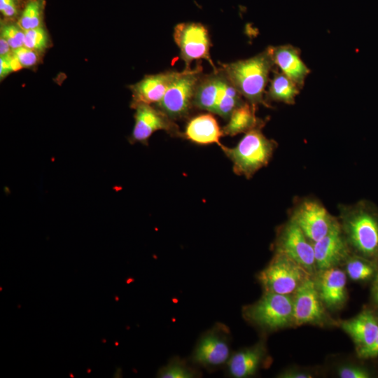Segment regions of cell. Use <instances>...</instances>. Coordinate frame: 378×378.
Wrapping results in <instances>:
<instances>
[{
    "label": "cell",
    "instance_id": "7c38bea8",
    "mask_svg": "<svg viewBox=\"0 0 378 378\" xmlns=\"http://www.w3.org/2000/svg\"><path fill=\"white\" fill-rule=\"evenodd\" d=\"M133 108L134 125L130 137L132 143H148V139L158 130H165L172 135H179L178 126L174 120L160 108H155L150 104H139Z\"/></svg>",
    "mask_w": 378,
    "mask_h": 378
},
{
    "label": "cell",
    "instance_id": "30bf717a",
    "mask_svg": "<svg viewBox=\"0 0 378 378\" xmlns=\"http://www.w3.org/2000/svg\"><path fill=\"white\" fill-rule=\"evenodd\" d=\"M293 298L294 326L309 324L324 327L337 324L322 302L313 276L308 278L298 288Z\"/></svg>",
    "mask_w": 378,
    "mask_h": 378
},
{
    "label": "cell",
    "instance_id": "cb8c5ba5",
    "mask_svg": "<svg viewBox=\"0 0 378 378\" xmlns=\"http://www.w3.org/2000/svg\"><path fill=\"white\" fill-rule=\"evenodd\" d=\"M220 69L221 71L220 88L214 113L228 120L233 111L245 102L243 101L242 95L224 71L221 68Z\"/></svg>",
    "mask_w": 378,
    "mask_h": 378
},
{
    "label": "cell",
    "instance_id": "2e32d148",
    "mask_svg": "<svg viewBox=\"0 0 378 378\" xmlns=\"http://www.w3.org/2000/svg\"><path fill=\"white\" fill-rule=\"evenodd\" d=\"M339 325L354 341L356 352L368 348L378 333V316L369 309H363L350 319L341 321Z\"/></svg>",
    "mask_w": 378,
    "mask_h": 378
},
{
    "label": "cell",
    "instance_id": "5bb4252c",
    "mask_svg": "<svg viewBox=\"0 0 378 378\" xmlns=\"http://www.w3.org/2000/svg\"><path fill=\"white\" fill-rule=\"evenodd\" d=\"M316 272L341 267L352 253L338 223L325 237L313 243Z\"/></svg>",
    "mask_w": 378,
    "mask_h": 378
},
{
    "label": "cell",
    "instance_id": "836d02e7",
    "mask_svg": "<svg viewBox=\"0 0 378 378\" xmlns=\"http://www.w3.org/2000/svg\"><path fill=\"white\" fill-rule=\"evenodd\" d=\"M13 72L10 58V53L6 55L0 56V78H2Z\"/></svg>",
    "mask_w": 378,
    "mask_h": 378
},
{
    "label": "cell",
    "instance_id": "7a4b0ae2",
    "mask_svg": "<svg viewBox=\"0 0 378 378\" xmlns=\"http://www.w3.org/2000/svg\"><path fill=\"white\" fill-rule=\"evenodd\" d=\"M274 63L269 47L246 59L220 64V68L247 102L255 108L269 106L264 98L269 75Z\"/></svg>",
    "mask_w": 378,
    "mask_h": 378
},
{
    "label": "cell",
    "instance_id": "5b68a950",
    "mask_svg": "<svg viewBox=\"0 0 378 378\" xmlns=\"http://www.w3.org/2000/svg\"><path fill=\"white\" fill-rule=\"evenodd\" d=\"M310 275L302 267L283 253L274 252L257 275L263 292L293 295Z\"/></svg>",
    "mask_w": 378,
    "mask_h": 378
},
{
    "label": "cell",
    "instance_id": "8fae6325",
    "mask_svg": "<svg viewBox=\"0 0 378 378\" xmlns=\"http://www.w3.org/2000/svg\"><path fill=\"white\" fill-rule=\"evenodd\" d=\"M174 39L185 62V69H190L192 61L202 59L207 60L214 70L216 69L209 53V34L203 24L192 22L179 23L174 27Z\"/></svg>",
    "mask_w": 378,
    "mask_h": 378
},
{
    "label": "cell",
    "instance_id": "277c9868",
    "mask_svg": "<svg viewBox=\"0 0 378 378\" xmlns=\"http://www.w3.org/2000/svg\"><path fill=\"white\" fill-rule=\"evenodd\" d=\"M293 295L263 292L255 302L243 307L244 318L264 332L293 326Z\"/></svg>",
    "mask_w": 378,
    "mask_h": 378
},
{
    "label": "cell",
    "instance_id": "9a60e30c",
    "mask_svg": "<svg viewBox=\"0 0 378 378\" xmlns=\"http://www.w3.org/2000/svg\"><path fill=\"white\" fill-rule=\"evenodd\" d=\"M270 358L265 340L261 339L251 346L231 354L225 365L227 374L234 378L253 376L269 364Z\"/></svg>",
    "mask_w": 378,
    "mask_h": 378
},
{
    "label": "cell",
    "instance_id": "4316f807",
    "mask_svg": "<svg viewBox=\"0 0 378 378\" xmlns=\"http://www.w3.org/2000/svg\"><path fill=\"white\" fill-rule=\"evenodd\" d=\"M49 43L48 36L43 27L24 31V46L38 52L47 48Z\"/></svg>",
    "mask_w": 378,
    "mask_h": 378
},
{
    "label": "cell",
    "instance_id": "d590c367",
    "mask_svg": "<svg viewBox=\"0 0 378 378\" xmlns=\"http://www.w3.org/2000/svg\"><path fill=\"white\" fill-rule=\"evenodd\" d=\"M11 52L12 48H10L8 43L4 38L0 37V55H6Z\"/></svg>",
    "mask_w": 378,
    "mask_h": 378
},
{
    "label": "cell",
    "instance_id": "44dd1931",
    "mask_svg": "<svg viewBox=\"0 0 378 378\" xmlns=\"http://www.w3.org/2000/svg\"><path fill=\"white\" fill-rule=\"evenodd\" d=\"M255 108L248 102L233 111L227 123L223 127V135L235 136L253 129L262 127L265 122L255 115Z\"/></svg>",
    "mask_w": 378,
    "mask_h": 378
},
{
    "label": "cell",
    "instance_id": "4fadbf2b",
    "mask_svg": "<svg viewBox=\"0 0 378 378\" xmlns=\"http://www.w3.org/2000/svg\"><path fill=\"white\" fill-rule=\"evenodd\" d=\"M347 279L341 267L317 271L313 276L318 295L328 311L341 309L345 304L348 298Z\"/></svg>",
    "mask_w": 378,
    "mask_h": 378
},
{
    "label": "cell",
    "instance_id": "83f0119b",
    "mask_svg": "<svg viewBox=\"0 0 378 378\" xmlns=\"http://www.w3.org/2000/svg\"><path fill=\"white\" fill-rule=\"evenodd\" d=\"M1 37L10 45L12 50L24 46V31L18 23L3 22L1 25Z\"/></svg>",
    "mask_w": 378,
    "mask_h": 378
},
{
    "label": "cell",
    "instance_id": "ba28073f",
    "mask_svg": "<svg viewBox=\"0 0 378 378\" xmlns=\"http://www.w3.org/2000/svg\"><path fill=\"white\" fill-rule=\"evenodd\" d=\"M289 218L295 223L307 238L314 243L325 237L338 223V218L313 197L296 201Z\"/></svg>",
    "mask_w": 378,
    "mask_h": 378
},
{
    "label": "cell",
    "instance_id": "52a82bcc",
    "mask_svg": "<svg viewBox=\"0 0 378 378\" xmlns=\"http://www.w3.org/2000/svg\"><path fill=\"white\" fill-rule=\"evenodd\" d=\"M202 76L200 65L179 72L157 104L158 108L173 120L186 117L194 106L195 90Z\"/></svg>",
    "mask_w": 378,
    "mask_h": 378
},
{
    "label": "cell",
    "instance_id": "d6986e66",
    "mask_svg": "<svg viewBox=\"0 0 378 378\" xmlns=\"http://www.w3.org/2000/svg\"><path fill=\"white\" fill-rule=\"evenodd\" d=\"M223 135L216 118L211 114H201L192 118L187 124L183 136L200 145L216 144L221 146L220 138Z\"/></svg>",
    "mask_w": 378,
    "mask_h": 378
},
{
    "label": "cell",
    "instance_id": "9c48e42d",
    "mask_svg": "<svg viewBox=\"0 0 378 378\" xmlns=\"http://www.w3.org/2000/svg\"><path fill=\"white\" fill-rule=\"evenodd\" d=\"M274 248V252L283 253L290 258L312 276L316 274L313 243L290 218L279 227Z\"/></svg>",
    "mask_w": 378,
    "mask_h": 378
},
{
    "label": "cell",
    "instance_id": "e575fe53",
    "mask_svg": "<svg viewBox=\"0 0 378 378\" xmlns=\"http://www.w3.org/2000/svg\"><path fill=\"white\" fill-rule=\"evenodd\" d=\"M370 298L372 303L378 307V272L372 281Z\"/></svg>",
    "mask_w": 378,
    "mask_h": 378
},
{
    "label": "cell",
    "instance_id": "d4e9b609",
    "mask_svg": "<svg viewBox=\"0 0 378 378\" xmlns=\"http://www.w3.org/2000/svg\"><path fill=\"white\" fill-rule=\"evenodd\" d=\"M44 0H28L20 15L18 24L24 31L42 27Z\"/></svg>",
    "mask_w": 378,
    "mask_h": 378
},
{
    "label": "cell",
    "instance_id": "e0dca14e",
    "mask_svg": "<svg viewBox=\"0 0 378 378\" xmlns=\"http://www.w3.org/2000/svg\"><path fill=\"white\" fill-rule=\"evenodd\" d=\"M178 73L169 71L148 75L132 85V107L139 104H158Z\"/></svg>",
    "mask_w": 378,
    "mask_h": 378
},
{
    "label": "cell",
    "instance_id": "7402d4cb",
    "mask_svg": "<svg viewBox=\"0 0 378 378\" xmlns=\"http://www.w3.org/2000/svg\"><path fill=\"white\" fill-rule=\"evenodd\" d=\"M351 281L372 282L378 272V262L351 253L341 266Z\"/></svg>",
    "mask_w": 378,
    "mask_h": 378
},
{
    "label": "cell",
    "instance_id": "3957f363",
    "mask_svg": "<svg viewBox=\"0 0 378 378\" xmlns=\"http://www.w3.org/2000/svg\"><path fill=\"white\" fill-rule=\"evenodd\" d=\"M262 127L246 133L233 148L221 145L224 153L232 161L235 174L251 178L270 161L277 144L266 137Z\"/></svg>",
    "mask_w": 378,
    "mask_h": 378
},
{
    "label": "cell",
    "instance_id": "6da1fadb",
    "mask_svg": "<svg viewBox=\"0 0 378 378\" xmlns=\"http://www.w3.org/2000/svg\"><path fill=\"white\" fill-rule=\"evenodd\" d=\"M338 220L351 252L378 262V211L365 201L341 204Z\"/></svg>",
    "mask_w": 378,
    "mask_h": 378
},
{
    "label": "cell",
    "instance_id": "f1b7e54d",
    "mask_svg": "<svg viewBox=\"0 0 378 378\" xmlns=\"http://www.w3.org/2000/svg\"><path fill=\"white\" fill-rule=\"evenodd\" d=\"M336 374L340 378H370L373 377L367 367L356 363H344L338 366Z\"/></svg>",
    "mask_w": 378,
    "mask_h": 378
},
{
    "label": "cell",
    "instance_id": "f546056e",
    "mask_svg": "<svg viewBox=\"0 0 378 378\" xmlns=\"http://www.w3.org/2000/svg\"><path fill=\"white\" fill-rule=\"evenodd\" d=\"M12 52L18 58L22 67H30L35 65L38 59L37 52L23 46Z\"/></svg>",
    "mask_w": 378,
    "mask_h": 378
},
{
    "label": "cell",
    "instance_id": "8992f818",
    "mask_svg": "<svg viewBox=\"0 0 378 378\" xmlns=\"http://www.w3.org/2000/svg\"><path fill=\"white\" fill-rule=\"evenodd\" d=\"M228 327L217 323L200 337L191 355L192 365L213 370L225 366L231 356Z\"/></svg>",
    "mask_w": 378,
    "mask_h": 378
},
{
    "label": "cell",
    "instance_id": "484cf974",
    "mask_svg": "<svg viewBox=\"0 0 378 378\" xmlns=\"http://www.w3.org/2000/svg\"><path fill=\"white\" fill-rule=\"evenodd\" d=\"M200 375L197 369L178 357L172 358L158 373V377L161 378H195Z\"/></svg>",
    "mask_w": 378,
    "mask_h": 378
},
{
    "label": "cell",
    "instance_id": "1f68e13d",
    "mask_svg": "<svg viewBox=\"0 0 378 378\" xmlns=\"http://www.w3.org/2000/svg\"><path fill=\"white\" fill-rule=\"evenodd\" d=\"M0 12L6 19L16 17L19 13V0H0Z\"/></svg>",
    "mask_w": 378,
    "mask_h": 378
},
{
    "label": "cell",
    "instance_id": "ffe728a7",
    "mask_svg": "<svg viewBox=\"0 0 378 378\" xmlns=\"http://www.w3.org/2000/svg\"><path fill=\"white\" fill-rule=\"evenodd\" d=\"M220 69L202 75L196 88L193 104L195 107L214 113L220 88Z\"/></svg>",
    "mask_w": 378,
    "mask_h": 378
},
{
    "label": "cell",
    "instance_id": "d6a6232c",
    "mask_svg": "<svg viewBox=\"0 0 378 378\" xmlns=\"http://www.w3.org/2000/svg\"><path fill=\"white\" fill-rule=\"evenodd\" d=\"M360 358L369 359L378 357V333L374 342L367 349L357 352Z\"/></svg>",
    "mask_w": 378,
    "mask_h": 378
},
{
    "label": "cell",
    "instance_id": "4dcf8cb0",
    "mask_svg": "<svg viewBox=\"0 0 378 378\" xmlns=\"http://www.w3.org/2000/svg\"><path fill=\"white\" fill-rule=\"evenodd\" d=\"M314 373L309 369L290 367L286 368L277 374L279 378H312L314 377Z\"/></svg>",
    "mask_w": 378,
    "mask_h": 378
},
{
    "label": "cell",
    "instance_id": "603a6c76",
    "mask_svg": "<svg viewBox=\"0 0 378 378\" xmlns=\"http://www.w3.org/2000/svg\"><path fill=\"white\" fill-rule=\"evenodd\" d=\"M300 88L281 71H275L265 93V101L294 104Z\"/></svg>",
    "mask_w": 378,
    "mask_h": 378
},
{
    "label": "cell",
    "instance_id": "ac0fdd59",
    "mask_svg": "<svg viewBox=\"0 0 378 378\" xmlns=\"http://www.w3.org/2000/svg\"><path fill=\"white\" fill-rule=\"evenodd\" d=\"M274 65L302 89L310 73L300 57V50L290 44L269 46Z\"/></svg>",
    "mask_w": 378,
    "mask_h": 378
}]
</instances>
